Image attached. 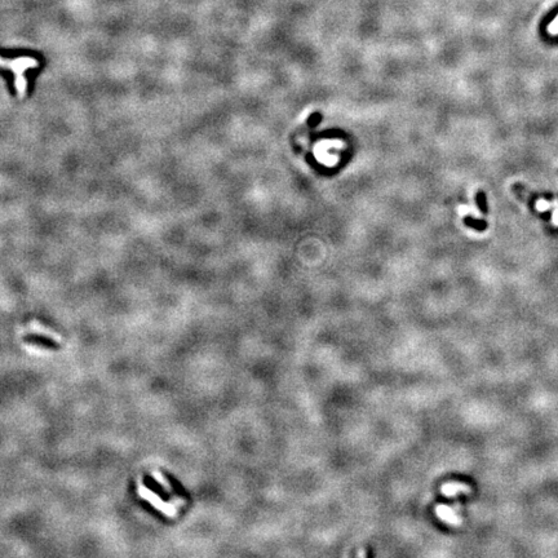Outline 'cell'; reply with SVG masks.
Wrapping results in <instances>:
<instances>
[{
	"mask_svg": "<svg viewBox=\"0 0 558 558\" xmlns=\"http://www.w3.org/2000/svg\"><path fill=\"white\" fill-rule=\"evenodd\" d=\"M38 66L39 61L33 57H17L13 60L0 57V68L11 70L14 74V87L19 98L25 97L28 90V80L25 78V73L29 69H35Z\"/></svg>",
	"mask_w": 558,
	"mask_h": 558,
	"instance_id": "cell-1",
	"label": "cell"
},
{
	"mask_svg": "<svg viewBox=\"0 0 558 558\" xmlns=\"http://www.w3.org/2000/svg\"><path fill=\"white\" fill-rule=\"evenodd\" d=\"M139 495L141 496L142 499H145V500L150 501V503L153 504L154 508H157V509H159L161 512H163L164 515L169 516V517H174V516L177 515V512H178V508L185 504V500L180 498L173 499L171 503H163L157 494L147 490V488L145 487L144 485H141V483L139 485Z\"/></svg>",
	"mask_w": 558,
	"mask_h": 558,
	"instance_id": "cell-2",
	"label": "cell"
},
{
	"mask_svg": "<svg viewBox=\"0 0 558 558\" xmlns=\"http://www.w3.org/2000/svg\"><path fill=\"white\" fill-rule=\"evenodd\" d=\"M28 329L29 331H26V332L35 333V335H39V336H44V338L51 339V340L56 341V343H62V336L58 335L57 332H55L53 329H49L47 328V327L41 326V324H39L38 322H31V323L29 324Z\"/></svg>",
	"mask_w": 558,
	"mask_h": 558,
	"instance_id": "cell-3",
	"label": "cell"
},
{
	"mask_svg": "<svg viewBox=\"0 0 558 558\" xmlns=\"http://www.w3.org/2000/svg\"><path fill=\"white\" fill-rule=\"evenodd\" d=\"M464 224L472 229L477 230V232H485L487 229V222L485 220H477V218L472 217V216H465L464 217Z\"/></svg>",
	"mask_w": 558,
	"mask_h": 558,
	"instance_id": "cell-4",
	"label": "cell"
},
{
	"mask_svg": "<svg viewBox=\"0 0 558 558\" xmlns=\"http://www.w3.org/2000/svg\"><path fill=\"white\" fill-rule=\"evenodd\" d=\"M476 202L478 205L479 211H481L483 215H487L488 212V206H487V198H486V194L483 191H478L476 195Z\"/></svg>",
	"mask_w": 558,
	"mask_h": 558,
	"instance_id": "cell-5",
	"label": "cell"
},
{
	"mask_svg": "<svg viewBox=\"0 0 558 558\" xmlns=\"http://www.w3.org/2000/svg\"><path fill=\"white\" fill-rule=\"evenodd\" d=\"M151 476H153V478L155 479L157 482H159V483H161V485L163 486V488L167 491V493H172L171 483H169V482L167 481V478L163 476V474L159 473V472H155V471H154L153 473H151Z\"/></svg>",
	"mask_w": 558,
	"mask_h": 558,
	"instance_id": "cell-6",
	"label": "cell"
},
{
	"mask_svg": "<svg viewBox=\"0 0 558 558\" xmlns=\"http://www.w3.org/2000/svg\"><path fill=\"white\" fill-rule=\"evenodd\" d=\"M438 515L441 516L443 520L449 521V522H454L455 518V513L452 512L451 509H449V508H446V506H441V508H438Z\"/></svg>",
	"mask_w": 558,
	"mask_h": 558,
	"instance_id": "cell-7",
	"label": "cell"
},
{
	"mask_svg": "<svg viewBox=\"0 0 558 558\" xmlns=\"http://www.w3.org/2000/svg\"><path fill=\"white\" fill-rule=\"evenodd\" d=\"M557 173H558V171H557Z\"/></svg>",
	"mask_w": 558,
	"mask_h": 558,
	"instance_id": "cell-8",
	"label": "cell"
}]
</instances>
